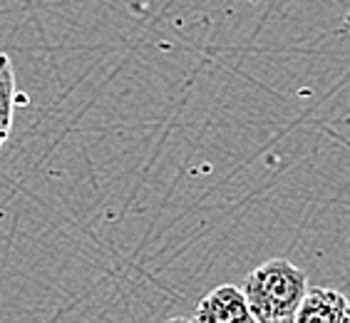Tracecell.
<instances>
[{"label":"cell","mask_w":350,"mask_h":323,"mask_svg":"<svg viewBox=\"0 0 350 323\" xmlns=\"http://www.w3.org/2000/svg\"><path fill=\"white\" fill-rule=\"evenodd\" d=\"M241 291L256 323H288L296 321L308 276L286 259H269L243 279Z\"/></svg>","instance_id":"1"},{"label":"cell","mask_w":350,"mask_h":323,"mask_svg":"<svg viewBox=\"0 0 350 323\" xmlns=\"http://www.w3.org/2000/svg\"><path fill=\"white\" fill-rule=\"evenodd\" d=\"M194 321L202 323H251V311L246 296L239 286L224 283L209 291L206 296L199 301L194 313Z\"/></svg>","instance_id":"2"},{"label":"cell","mask_w":350,"mask_h":323,"mask_svg":"<svg viewBox=\"0 0 350 323\" xmlns=\"http://www.w3.org/2000/svg\"><path fill=\"white\" fill-rule=\"evenodd\" d=\"M298 323H350V301L336 289L308 286L296 313Z\"/></svg>","instance_id":"3"},{"label":"cell","mask_w":350,"mask_h":323,"mask_svg":"<svg viewBox=\"0 0 350 323\" xmlns=\"http://www.w3.org/2000/svg\"><path fill=\"white\" fill-rule=\"evenodd\" d=\"M13 97H15V77L13 65L8 55L0 50V147L10 135V122H13Z\"/></svg>","instance_id":"4"}]
</instances>
